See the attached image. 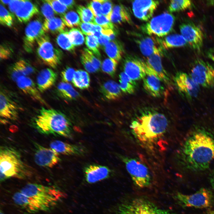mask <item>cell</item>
<instances>
[{
  "label": "cell",
  "instance_id": "cell-1",
  "mask_svg": "<svg viewBox=\"0 0 214 214\" xmlns=\"http://www.w3.org/2000/svg\"><path fill=\"white\" fill-rule=\"evenodd\" d=\"M181 165L188 171H203L214 160V130L195 127L188 134L179 151Z\"/></svg>",
  "mask_w": 214,
  "mask_h": 214
},
{
  "label": "cell",
  "instance_id": "cell-2",
  "mask_svg": "<svg viewBox=\"0 0 214 214\" xmlns=\"http://www.w3.org/2000/svg\"><path fill=\"white\" fill-rule=\"evenodd\" d=\"M20 191L23 194L20 201L21 208L31 213L49 210L65 195L55 186L35 183L26 184Z\"/></svg>",
  "mask_w": 214,
  "mask_h": 214
},
{
  "label": "cell",
  "instance_id": "cell-3",
  "mask_svg": "<svg viewBox=\"0 0 214 214\" xmlns=\"http://www.w3.org/2000/svg\"><path fill=\"white\" fill-rule=\"evenodd\" d=\"M168 121L163 114L148 112L137 117L130 125L131 132L141 143L151 145L156 142L166 132Z\"/></svg>",
  "mask_w": 214,
  "mask_h": 214
},
{
  "label": "cell",
  "instance_id": "cell-4",
  "mask_svg": "<svg viewBox=\"0 0 214 214\" xmlns=\"http://www.w3.org/2000/svg\"><path fill=\"white\" fill-rule=\"evenodd\" d=\"M34 126L40 133L70 138L71 123L67 117L60 111L42 108L34 121Z\"/></svg>",
  "mask_w": 214,
  "mask_h": 214
},
{
  "label": "cell",
  "instance_id": "cell-5",
  "mask_svg": "<svg viewBox=\"0 0 214 214\" xmlns=\"http://www.w3.org/2000/svg\"><path fill=\"white\" fill-rule=\"evenodd\" d=\"M0 180L3 182L11 177L23 179L31 172L23 161L19 152L14 148L7 146L0 148Z\"/></svg>",
  "mask_w": 214,
  "mask_h": 214
},
{
  "label": "cell",
  "instance_id": "cell-6",
  "mask_svg": "<svg viewBox=\"0 0 214 214\" xmlns=\"http://www.w3.org/2000/svg\"><path fill=\"white\" fill-rule=\"evenodd\" d=\"M115 214H174L142 197L132 198L121 204Z\"/></svg>",
  "mask_w": 214,
  "mask_h": 214
},
{
  "label": "cell",
  "instance_id": "cell-7",
  "mask_svg": "<svg viewBox=\"0 0 214 214\" xmlns=\"http://www.w3.org/2000/svg\"><path fill=\"white\" fill-rule=\"evenodd\" d=\"M127 171L134 184L138 187H148L151 184V177L147 166L139 159L120 155Z\"/></svg>",
  "mask_w": 214,
  "mask_h": 214
},
{
  "label": "cell",
  "instance_id": "cell-8",
  "mask_svg": "<svg viewBox=\"0 0 214 214\" xmlns=\"http://www.w3.org/2000/svg\"><path fill=\"white\" fill-rule=\"evenodd\" d=\"M174 198L178 204L182 207L203 208L212 206L214 197L210 190L202 188L195 193L190 195L177 193Z\"/></svg>",
  "mask_w": 214,
  "mask_h": 214
},
{
  "label": "cell",
  "instance_id": "cell-9",
  "mask_svg": "<svg viewBox=\"0 0 214 214\" xmlns=\"http://www.w3.org/2000/svg\"><path fill=\"white\" fill-rule=\"evenodd\" d=\"M174 22L173 15L164 12L153 18L141 28L144 33L148 35L163 37L171 31Z\"/></svg>",
  "mask_w": 214,
  "mask_h": 214
},
{
  "label": "cell",
  "instance_id": "cell-10",
  "mask_svg": "<svg viewBox=\"0 0 214 214\" xmlns=\"http://www.w3.org/2000/svg\"><path fill=\"white\" fill-rule=\"evenodd\" d=\"M189 75L199 86L208 88L214 87V66L207 62L200 59L196 60Z\"/></svg>",
  "mask_w": 214,
  "mask_h": 214
},
{
  "label": "cell",
  "instance_id": "cell-11",
  "mask_svg": "<svg viewBox=\"0 0 214 214\" xmlns=\"http://www.w3.org/2000/svg\"><path fill=\"white\" fill-rule=\"evenodd\" d=\"M37 43L39 57L45 64L52 68H56L60 62L62 52L54 46L47 34L42 36Z\"/></svg>",
  "mask_w": 214,
  "mask_h": 214
},
{
  "label": "cell",
  "instance_id": "cell-12",
  "mask_svg": "<svg viewBox=\"0 0 214 214\" xmlns=\"http://www.w3.org/2000/svg\"><path fill=\"white\" fill-rule=\"evenodd\" d=\"M174 80L178 92L184 97L191 100L197 96L200 90L199 86L189 74L183 72H177Z\"/></svg>",
  "mask_w": 214,
  "mask_h": 214
},
{
  "label": "cell",
  "instance_id": "cell-13",
  "mask_svg": "<svg viewBox=\"0 0 214 214\" xmlns=\"http://www.w3.org/2000/svg\"><path fill=\"white\" fill-rule=\"evenodd\" d=\"M181 34L193 49L199 51L203 45V36L200 29L192 22L188 21L179 26Z\"/></svg>",
  "mask_w": 214,
  "mask_h": 214
},
{
  "label": "cell",
  "instance_id": "cell-14",
  "mask_svg": "<svg viewBox=\"0 0 214 214\" xmlns=\"http://www.w3.org/2000/svg\"><path fill=\"white\" fill-rule=\"evenodd\" d=\"M34 145V160L39 166L51 168L59 162V153L54 150L45 147L35 143Z\"/></svg>",
  "mask_w": 214,
  "mask_h": 214
},
{
  "label": "cell",
  "instance_id": "cell-15",
  "mask_svg": "<svg viewBox=\"0 0 214 214\" xmlns=\"http://www.w3.org/2000/svg\"><path fill=\"white\" fill-rule=\"evenodd\" d=\"M161 56L159 55H153L147 57L145 62L143 61L146 74H155L168 86L171 87V78L163 66Z\"/></svg>",
  "mask_w": 214,
  "mask_h": 214
},
{
  "label": "cell",
  "instance_id": "cell-16",
  "mask_svg": "<svg viewBox=\"0 0 214 214\" xmlns=\"http://www.w3.org/2000/svg\"><path fill=\"white\" fill-rule=\"evenodd\" d=\"M43 24L36 19L30 22L26 26L23 40V47L28 52L32 51L34 43L45 34Z\"/></svg>",
  "mask_w": 214,
  "mask_h": 214
},
{
  "label": "cell",
  "instance_id": "cell-17",
  "mask_svg": "<svg viewBox=\"0 0 214 214\" xmlns=\"http://www.w3.org/2000/svg\"><path fill=\"white\" fill-rule=\"evenodd\" d=\"M159 4L157 0H135L132 4V10L136 18L147 21L152 17Z\"/></svg>",
  "mask_w": 214,
  "mask_h": 214
},
{
  "label": "cell",
  "instance_id": "cell-18",
  "mask_svg": "<svg viewBox=\"0 0 214 214\" xmlns=\"http://www.w3.org/2000/svg\"><path fill=\"white\" fill-rule=\"evenodd\" d=\"M123 63L124 72L134 81L143 79L147 74L143 60L132 56H126Z\"/></svg>",
  "mask_w": 214,
  "mask_h": 214
},
{
  "label": "cell",
  "instance_id": "cell-19",
  "mask_svg": "<svg viewBox=\"0 0 214 214\" xmlns=\"http://www.w3.org/2000/svg\"><path fill=\"white\" fill-rule=\"evenodd\" d=\"M18 105L3 90L0 94V115L2 123L7 120H15L18 117Z\"/></svg>",
  "mask_w": 214,
  "mask_h": 214
},
{
  "label": "cell",
  "instance_id": "cell-20",
  "mask_svg": "<svg viewBox=\"0 0 214 214\" xmlns=\"http://www.w3.org/2000/svg\"><path fill=\"white\" fill-rule=\"evenodd\" d=\"M111 172L108 167L96 164L88 165L84 169L86 180L89 183H96L106 179L109 177Z\"/></svg>",
  "mask_w": 214,
  "mask_h": 214
},
{
  "label": "cell",
  "instance_id": "cell-21",
  "mask_svg": "<svg viewBox=\"0 0 214 214\" xmlns=\"http://www.w3.org/2000/svg\"><path fill=\"white\" fill-rule=\"evenodd\" d=\"M15 82L18 87L25 94L41 103L45 104L38 88L30 78L26 76H20Z\"/></svg>",
  "mask_w": 214,
  "mask_h": 214
},
{
  "label": "cell",
  "instance_id": "cell-22",
  "mask_svg": "<svg viewBox=\"0 0 214 214\" xmlns=\"http://www.w3.org/2000/svg\"><path fill=\"white\" fill-rule=\"evenodd\" d=\"M137 42L141 53L147 57L155 54L162 55L163 49L158 38L146 37L138 40Z\"/></svg>",
  "mask_w": 214,
  "mask_h": 214
},
{
  "label": "cell",
  "instance_id": "cell-23",
  "mask_svg": "<svg viewBox=\"0 0 214 214\" xmlns=\"http://www.w3.org/2000/svg\"><path fill=\"white\" fill-rule=\"evenodd\" d=\"M162 81L156 75L152 73H147L143 79V86L146 91L152 96L158 97L161 96L164 88Z\"/></svg>",
  "mask_w": 214,
  "mask_h": 214
},
{
  "label": "cell",
  "instance_id": "cell-24",
  "mask_svg": "<svg viewBox=\"0 0 214 214\" xmlns=\"http://www.w3.org/2000/svg\"><path fill=\"white\" fill-rule=\"evenodd\" d=\"M51 148L58 153L67 155H81L85 152V150L81 146L72 144L60 140H55L50 144Z\"/></svg>",
  "mask_w": 214,
  "mask_h": 214
},
{
  "label": "cell",
  "instance_id": "cell-25",
  "mask_svg": "<svg viewBox=\"0 0 214 214\" xmlns=\"http://www.w3.org/2000/svg\"><path fill=\"white\" fill-rule=\"evenodd\" d=\"M57 74L51 69L42 70L37 78V84L39 91L43 92L52 87L56 81Z\"/></svg>",
  "mask_w": 214,
  "mask_h": 214
},
{
  "label": "cell",
  "instance_id": "cell-26",
  "mask_svg": "<svg viewBox=\"0 0 214 214\" xmlns=\"http://www.w3.org/2000/svg\"><path fill=\"white\" fill-rule=\"evenodd\" d=\"M35 68L24 59L19 60L13 64L10 69L11 78L14 81L20 77L26 76L33 73Z\"/></svg>",
  "mask_w": 214,
  "mask_h": 214
},
{
  "label": "cell",
  "instance_id": "cell-27",
  "mask_svg": "<svg viewBox=\"0 0 214 214\" xmlns=\"http://www.w3.org/2000/svg\"><path fill=\"white\" fill-rule=\"evenodd\" d=\"M39 12L38 8L36 5L30 1L24 0L15 14L20 22L25 23L29 21Z\"/></svg>",
  "mask_w": 214,
  "mask_h": 214
},
{
  "label": "cell",
  "instance_id": "cell-28",
  "mask_svg": "<svg viewBox=\"0 0 214 214\" xmlns=\"http://www.w3.org/2000/svg\"><path fill=\"white\" fill-rule=\"evenodd\" d=\"M158 39L163 49L183 47L188 43L183 37L179 34H170L164 38Z\"/></svg>",
  "mask_w": 214,
  "mask_h": 214
},
{
  "label": "cell",
  "instance_id": "cell-29",
  "mask_svg": "<svg viewBox=\"0 0 214 214\" xmlns=\"http://www.w3.org/2000/svg\"><path fill=\"white\" fill-rule=\"evenodd\" d=\"M100 90L105 97L109 100H118L122 95L119 84L112 80L104 83L101 86Z\"/></svg>",
  "mask_w": 214,
  "mask_h": 214
},
{
  "label": "cell",
  "instance_id": "cell-30",
  "mask_svg": "<svg viewBox=\"0 0 214 214\" xmlns=\"http://www.w3.org/2000/svg\"><path fill=\"white\" fill-rule=\"evenodd\" d=\"M111 21L113 23L120 24L130 23L131 19L127 8L123 5L118 4L113 7Z\"/></svg>",
  "mask_w": 214,
  "mask_h": 214
},
{
  "label": "cell",
  "instance_id": "cell-31",
  "mask_svg": "<svg viewBox=\"0 0 214 214\" xmlns=\"http://www.w3.org/2000/svg\"><path fill=\"white\" fill-rule=\"evenodd\" d=\"M106 53L111 59L117 61L121 59L124 52L123 48L119 41L113 40L110 41L104 46Z\"/></svg>",
  "mask_w": 214,
  "mask_h": 214
},
{
  "label": "cell",
  "instance_id": "cell-32",
  "mask_svg": "<svg viewBox=\"0 0 214 214\" xmlns=\"http://www.w3.org/2000/svg\"><path fill=\"white\" fill-rule=\"evenodd\" d=\"M66 25L61 19L57 17L49 20L45 19L43 23L44 29L46 32L59 33L65 31Z\"/></svg>",
  "mask_w": 214,
  "mask_h": 214
},
{
  "label": "cell",
  "instance_id": "cell-33",
  "mask_svg": "<svg viewBox=\"0 0 214 214\" xmlns=\"http://www.w3.org/2000/svg\"><path fill=\"white\" fill-rule=\"evenodd\" d=\"M90 81L88 73L84 70H80L75 71L72 82L75 87L84 89L89 87Z\"/></svg>",
  "mask_w": 214,
  "mask_h": 214
},
{
  "label": "cell",
  "instance_id": "cell-34",
  "mask_svg": "<svg viewBox=\"0 0 214 214\" xmlns=\"http://www.w3.org/2000/svg\"><path fill=\"white\" fill-rule=\"evenodd\" d=\"M57 91L62 97L69 100L75 99L78 97L79 94L70 84L62 82L58 85Z\"/></svg>",
  "mask_w": 214,
  "mask_h": 214
},
{
  "label": "cell",
  "instance_id": "cell-35",
  "mask_svg": "<svg viewBox=\"0 0 214 214\" xmlns=\"http://www.w3.org/2000/svg\"><path fill=\"white\" fill-rule=\"evenodd\" d=\"M192 5L189 0H173L170 1L168 10L170 12L185 10L191 8Z\"/></svg>",
  "mask_w": 214,
  "mask_h": 214
},
{
  "label": "cell",
  "instance_id": "cell-36",
  "mask_svg": "<svg viewBox=\"0 0 214 214\" xmlns=\"http://www.w3.org/2000/svg\"><path fill=\"white\" fill-rule=\"evenodd\" d=\"M61 19L65 25L73 28L80 25L81 23L78 14L74 11H70L61 16Z\"/></svg>",
  "mask_w": 214,
  "mask_h": 214
},
{
  "label": "cell",
  "instance_id": "cell-37",
  "mask_svg": "<svg viewBox=\"0 0 214 214\" xmlns=\"http://www.w3.org/2000/svg\"><path fill=\"white\" fill-rule=\"evenodd\" d=\"M56 41L58 45L64 50L72 51L75 49V46L69 38L67 32L64 31L59 33L56 38Z\"/></svg>",
  "mask_w": 214,
  "mask_h": 214
},
{
  "label": "cell",
  "instance_id": "cell-38",
  "mask_svg": "<svg viewBox=\"0 0 214 214\" xmlns=\"http://www.w3.org/2000/svg\"><path fill=\"white\" fill-rule=\"evenodd\" d=\"M67 34L70 42L75 46L81 45L84 43V37L79 29L73 28L67 32Z\"/></svg>",
  "mask_w": 214,
  "mask_h": 214
},
{
  "label": "cell",
  "instance_id": "cell-39",
  "mask_svg": "<svg viewBox=\"0 0 214 214\" xmlns=\"http://www.w3.org/2000/svg\"><path fill=\"white\" fill-rule=\"evenodd\" d=\"M76 10L83 22L94 24L95 17L92 12L88 7L79 5L77 7Z\"/></svg>",
  "mask_w": 214,
  "mask_h": 214
},
{
  "label": "cell",
  "instance_id": "cell-40",
  "mask_svg": "<svg viewBox=\"0 0 214 214\" xmlns=\"http://www.w3.org/2000/svg\"><path fill=\"white\" fill-rule=\"evenodd\" d=\"M85 43L89 49L98 57L101 56L99 51V44L97 38L93 35H86Z\"/></svg>",
  "mask_w": 214,
  "mask_h": 214
},
{
  "label": "cell",
  "instance_id": "cell-41",
  "mask_svg": "<svg viewBox=\"0 0 214 214\" xmlns=\"http://www.w3.org/2000/svg\"><path fill=\"white\" fill-rule=\"evenodd\" d=\"M118 61L111 58H107L103 62L101 68L103 71L109 75L113 77L115 74Z\"/></svg>",
  "mask_w": 214,
  "mask_h": 214
},
{
  "label": "cell",
  "instance_id": "cell-42",
  "mask_svg": "<svg viewBox=\"0 0 214 214\" xmlns=\"http://www.w3.org/2000/svg\"><path fill=\"white\" fill-rule=\"evenodd\" d=\"M0 23L3 25L11 27L13 23V16L1 4L0 6Z\"/></svg>",
  "mask_w": 214,
  "mask_h": 214
},
{
  "label": "cell",
  "instance_id": "cell-43",
  "mask_svg": "<svg viewBox=\"0 0 214 214\" xmlns=\"http://www.w3.org/2000/svg\"><path fill=\"white\" fill-rule=\"evenodd\" d=\"M79 26L82 33L86 35H93L96 32H102L103 29L100 26L90 23L81 22Z\"/></svg>",
  "mask_w": 214,
  "mask_h": 214
},
{
  "label": "cell",
  "instance_id": "cell-44",
  "mask_svg": "<svg viewBox=\"0 0 214 214\" xmlns=\"http://www.w3.org/2000/svg\"><path fill=\"white\" fill-rule=\"evenodd\" d=\"M94 24L100 26L104 29L114 30V27L113 23L103 15L95 17Z\"/></svg>",
  "mask_w": 214,
  "mask_h": 214
},
{
  "label": "cell",
  "instance_id": "cell-45",
  "mask_svg": "<svg viewBox=\"0 0 214 214\" xmlns=\"http://www.w3.org/2000/svg\"><path fill=\"white\" fill-rule=\"evenodd\" d=\"M42 1L41 10L45 19L49 20L54 18L55 13L51 6L46 0Z\"/></svg>",
  "mask_w": 214,
  "mask_h": 214
},
{
  "label": "cell",
  "instance_id": "cell-46",
  "mask_svg": "<svg viewBox=\"0 0 214 214\" xmlns=\"http://www.w3.org/2000/svg\"><path fill=\"white\" fill-rule=\"evenodd\" d=\"M46 1L51 6L55 13L60 15L61 16L64 14L67 10V7L59 0H46Z\"/></svg>",
  "mask_w": 214,
  "mask_h": 214
},
{
  "label": "cell",
  "instance_id": "cell-47",
  "mask_svg": "<svg viewBox=\"0 0 214 214\" xmlns=\"http://www.w3.org/2000/svg\"><path fill=\"white\" fill-rule=\"evenodd\" d=\"M87 7L95 17L102 14V0H92L87 5Z\"/></svg>",
  "mask_w": 214,
  "mask_h": 214
},
{
  "label": "cell",
  "instance_id": "cell-48",
  "mask_svg": "<svg viewBox=\"0 0 214 214\" xmlns=\"http://www.w3.org/2000/svg\"><path fill=\"white\" fill-rule=\"evenodd\" d=\"M119 86L122 92L128 94H132L134 92L136 87L135 81L130 82L119 80Z\"/></svg>",
  "mask_w": 214,
  "mask_h": 214
},
{
  "label": "cell",
  "instance_id": "cell-49",
  "mask_svg": "<svg viewBox=\"0 0 214 214\" xmlns=\"http://www.w3.org/2000/svg\"><path fill=\"white\" fill-rule=\"evenodd\" d=\"M82 51L90 61L96 71H98L101 65L100 61L89 49L84 48Z\"/></svg>",
  "mask_w": 214,
  "mask_h": 214
},
{
  "label": "cell",
  "instance_id": "cell-50",
  "mask_svg": "<svg viewBox=\"0 0 214 214\" xmlns=\"http://www.w3.org/2000/svg\"><path fill=\"white\" fill-rule=\"evenodd\" d=\"M113 9V4L111 1L102 0V14L110 21Z\"/></svg>",
  "mask_w": 214,
  "mask_h": 214
},
{
  "label": "cell",
  "instance_id": "cell-51",
  "mask_svg": "<svg viewBox=\"0 0 214 214\" xmlns=\"http://www.w3.org/2000/svg\"><path fill=\"white\" fill-rule=\"evenodd\" d=\"M75 71L73 68L67 67L61 73V76L62 82L67 83L72 81Z\"/></svg>",
  "mask_w": 214,
  "mask_h": 214
},
{
  "label": "cell",
  "instance_id": "cell-52",
  "mask_svg": "<svg viewBox=\"0 0 214 214\" xmlns=\"http://www.w3.org/2000/svg\"><path fill=\"white\" fill-rule=\"evenodd\" d=\"M13 52L12 48L6 44H2L0 45V59L1 60L7 59L12 55Z\"/></svg>",
  "mask_w": 214,
  "mask_h": 214
},
{
  "label": "cell",
  "instance_id": "cell-53",
  "mask_svg": "<svg viewBox=\"0 0 214 214\" xmlns=\"http://www.w3.org/2000/svg\"><path fill=\"white\" fill-rule=\"evenodd\" d=\"M81 62L86 70L90 73L97 72L92 64L83 51L81 56Z\"/></svg>",
  "mask_w": 214,
  "mask_h": 214
},
{
  "label": "cell",
  "instance_id": "cell-54",
  "mask_svg": "<svg viewBox=\"0 0 214 214\" xmlns=\"http://www.w3.org/2000/svg\"><path fill=\"white\" fill-rule=\"evenodd\" d=\"M24 0H11L9 4V8L12 13H15L17 10L21 6Z\"/></svg>",
  "mask_w": 214,
  "mask_h": 214
},
{
  "label": "cell",
  "instance_id": "cell-55",
  "mask_svg": "<svg viewBox=\"0 0 214 214\" xmlns=\"http://www.w3.org/2000/svg\"><path fill=\"white\" fill-rule=\"evenodd\" d=\"M102 33L103 34L108 36L111 40H113L116 36V32L112 29H103Z\"/></svg>",
  "mask_w": 214,
  "mask_h": 214
},
{
  "label": "cell",
  "instance_id": "cell-56",
  "mask_svg": "<svg viewBox=\"0 0 214 214\" xmlns=\"http://www.w3.org/2000/svg\"><path fill=\"white\" fill-rule=\"evenodd\" d=\"M97 39L99 44L104 46L111 41L108 36L103 34Z\"/></svg>",
  "mask_w": 214,
  "mask_h": 214
},
{
  "label": "cell",
  "instance_id": "cell-57",
  "mask_svg": "<svg viewBox=\"0 0 214 214\" xmlns=\"http://www.w3.org/2000/svg\"><path fill=\"white\" fill-rule=\"evenodd\" d=\"M59 1L62 4L66 6L67 8L71 9L74 6L75 2L73 0H61Z\"/></svg>",
  "mask_w": 214,
  "mask_h": 214
},
{
  "label": "cell",
  "instance_id": "cell-58",
  "mask_svg": "<svg viewBox=\"0 0 214 214\" xmlns=\"http://www.w3.org/2000/svg\"><path fill=\"white\" fill-rule=\"evenodd\" d=\"M206 54L208 58L214 61V47L207 50Z\"/></svg>",
  "mask_w": 214,
  "mask_h": 214
},
{
  "label": "cell",
  "instance_id": "cell-59",
  "mask_svg": "<svg viewBox=\"0 0 214 214\" xmlns=\"http://www.w3.org/2000/svg\"><path fill=\"white\" fill-rule=\"evenodd\" d=\"M11 0H1L0 1L1 2L3 3L4 4H8L11 1Z\"/></svg>",
  "mask_w": 214,
  "mask_h": 214
},
{
  "label": "cell",
  "instance_id": "cell-60",
  "mask_svg": "<svg viewBox=\"0 0 214 214\" xmlns=\"http://www.w3.org/2000/svg\"><path fill=\"white\" fill-rule=\"evenodd\" d=\"M211 182L212 186L214 188V173L213 174V176L211 178Z\"/></svg>",
  "mask_w": 214,
  "mask_h": 214
},
{
  "label": "cell",
  "instance_id": "cell-61",
  "mask_svg": "<svg viewBox=\"0 0 214 214\" xmlns=\"http://www.w3.org/2000/svg\"><path fill=\"white\" fill-rule=\"evenodd\" d=\"M203 214H214V210L207 211Z\"/></svg>",
  "mask_w": 214,
  "mask_h": 214
},
{
  "label": "cell",
  "instance_id": "cell-62",
  "mask_svg": "<svg viewBox=\"0 0 214 214\" xmlns=\"http://www.w3.org/2000/svg\"><path fill=\"white\" fill-rule=\"evenodd\" d=\"M0 214H4V213L3 212H2L1 210Z\"/></svg>",
  "mask_w": 214,
  "mask_h": 214
}]
</instances>
